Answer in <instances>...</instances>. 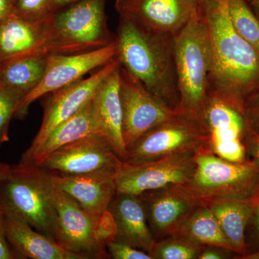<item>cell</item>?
<instances>
[{
  "label": "cell",
  "mask_w": 259,
  "mask_h": 259,
  "mask_svg": "<svg viewBox=\"0 0 259 259\" xmlns=\"http://www.w3.org/2000/svg\"><path fill=\"white\" fill-rule=\"evenodd\" d=\"M3 214L7 238L17 259H80L22 218L9 213Z\"/></svg>",
  "instance_id": "cell-21"
},
{
  "label": "cell",
  "mask_w": 259,
  "mask_h": 259,
  "mask_svg": "<svg viewBox=\"0 0 259 259\" xmlns=\"http://www.w3.org/2000/svg\"><path fill=\"white\" fill-rule=\"evenodd\" d=\"M120 65L102 80L92 100L102 137L106 139L116 154L124 161L127 152L122 136Z\"/></svg>",
  "instance_id": "cell-18"
},
{
  "label": "cell",
  "mask_w": 259,
  "mask_h": 259,
  "mask_svg": "<svg viewBox=\"0 0 259 259\" xmlns=\"http://www.w3.org/2000/svg\"><path fill=\"white\" fill-rule=\"evenodd\" d=\"M250 222L253 226V235L259 244V194L253 204V214Z\"/></svg>",
  "instance_id": "cell-35"
},
{
  "label": "cell",
  "mask_w": 259,
  "mask_h": 259,
  "mask_svg": "<svg viewBox=\"0 0 259 259\" xmlns=\"http://www.w3.org/2000/svg\"><path fill=\"white\" fill-rule=\"evenodd\" d=\"M93 134L102 136L101 128L91 100L79 111L51 132L34 154L31 161L27 164H39L59 148Z\"/></svg>",
  "instance_id": "cell-22"
},
{
  "label": "cell",
  "mask_w": 259,
  "mask_h": 259,
  "mask_svg": "<svg viewBox=\"0 0 259 259\" xmlns=\"http://www.w3.org/2000/svg\"><path fill=\"white\" fill-rule=\"evenodd\" d=\"M207 148V136L199 115L177 110L169 119L145 134L128 150L125 162L142 163Z\"/></svg>",
  "instance_id": "cell-8"
},
{
  "label": "cell",
  "mask_w": 259,
  "mask_h": 259,
  "mask_svg": "<svg viewBox=\"0 0 259 259\" xmlns=\"http://www.w3.org/2000/svg\"><path fill=\"white\" fill-rule=\"evenodd\" d=\"M122 162L105 138L93 134L59 148L36 166L53 175L79 176L116 174Z\"/></svg>",
  "instance_id": "cell-14"
},
{
  "label": "cell",
  "mask_w": 259,
  "mask_h": 259,
  "mask_svg": "<svg viewBox=\"0 0 259 259\" xmlns=\"http://www.w3.org/2000/svg\"><path fill=\"white\" fill-rule=\"evenodd\" d=\"M118 54L117 42L90 52L76 54H51L41 81L19 103L14 117L23 120L28 115L30 105L38 99L83 79L97 68L108 64Z\"/></svg>",
  "instance_id": "cell-12"
},
{
  "label": "cell",
  "mask_w": 259,
  "mask_h": 259,
  "mask_svg": "<svg viewBox=\"0 0 259 259\" xmlns=\"http://www.w3.org/2000/svg\"><path fill=\"white\" fill-rule=\"evenodd\" d=\"M20 100L0 87V147L9 141L10 121L14 117Z\"/></svg>",
  "instance_id": "cell-28"
},
{
  "label": "cell",
  "mask_w": 259,
  "mask_h": 259,
  "mask_svg": "<svg viewBox=\"0 0 259 259\" xmlns=\"http://www.w3.org/2000/svg\"><path fill=\"white\" fill-rule=\"evenodd\" d=\"M14 4L11 0H0V21L14 11Z\"/></svg>",
  "instance_id": "cell-36"
},
{
  "label": "cell",
  "mask_w": 259,
  "mask_h": 259,
  "mask_svg": "<svg viewBox=\"0 0 259 259\" xmlns=\"http://www.w3.org/2000/svg\"><path fill=\"white\" fill-rule=\"evenodd\" d=\"M243 111L252 132L259 136V83L243 100Z\"/></svg>",
  "instance_id": "cell-30"
},
{
  "label": "cell",
  "mask_w": 259,
  "mask_h": 259,
  "mask_svg": "<svg viewBox=\"0 0 259 259\" xmlns=\"http://www.w3.org/2000/svg\"><path fill=\"white\" fill-rule=\"evenodd\" d=\"M173 236L185 237L204 246H215L234 252L215 216L207 204L197 205Z\"/></svg>",
  "instance_id": "cell-24"
},
{
  "label": "cell",
  "mask_w": 259,
  "mask_h": 259,
  "mask_svg": "<svg viewBox=\"0 0 259 259\" xmlns=\"http://www.w3.org/2000/svg\"><path fill=\"white\" fill-rule=\"evenodd\" d=\"M197 0H116L119 17L152 31L175 35L198 9Z\"/></svg>",
  "instance_id": "cell-15"
},
{
  "label": "cell",
  "mask_w": 259,
  "mask_h": 259,
  "mask_svg": "<svg viewBox=\"0 0 259 259\" xmlns=\"http://www.w3.org/2000/svg\"><path fill=\"white\" fill-rule=\"evenodd\" d=\"M204 248L180 236H170L156 241L150 255L153 259H196Z\"/></svg>",
  "instance_id": "cell-27"
},
{
  "label": "cell",
  "mask_w": 259,
  "mask_h": 259,
  "mask_svg": "<svg viewBox=\"0 0 259 259\" xmlns=\"http://www.w3.org/2000/svg\"><path fill=\"white\" fill-rule=\"evenodd\" d=\"M106 249L108 256L114 259H153L147 252L121 242H110Z\"/></svg>",
  "instance_id": "cell-31"
},
{
  "label": "cell",
  "mask_w": 259,
  "mask_h": 259,
  "mask_svg": "<svg viewBox=\"0 0 259 259\" xmlns=\"http://www.w3.org/2000/svg\"><path fill=\"white\" fill-rule=\"evenodd\" d=\"M47 56L31 54L1 61L0 87L21 102L41 81Z\"/></svg>",
  "instance_id": "cell-23"
},
{
  "label": "cell",
  "mask_w": 259,
  "mask_h": 259,
  "mask_svg": "<svg viewBox=\"0 0 259 259\" xmlns=\"http://www.w3.org/2000/svg\"><path fill=\"white\" fill-rule=\"evenodd\" d=\"M115 39L121 65L150 93L177 110L180 93L174 35L152 31L119 17Z\"/></svg>",
  "instance_id": "cell-2"
},
{
  "label": "cell",
  "mask_w": 259,
  "mask_h": 259,
  "mask_svg": "<svg viewBox=\"0 0 259 259\" xmlns=\"http://www.w3.org/2000/svg\"><path fill=\"white\" fill-rule=\"evenodd\" d=\"M199 116L207 134L209 151L227 161H247L246 144L253 132L241 105L209 88Z\"/></svg>",
  "instance_id": "cell-7"
},
{
  "label": "cell",
  "mask_w": 259,
  "mask_h": 259,
  "mask_svg": "<svg viewBox=\"0 0 259 259\" xmlns=\"http://www.w3.org/2000/svg\"><path fill=\"white\" fill-rule=\"evenodd\" d=\"M12 169V165L0 163V180L8 177Z\"/></svg>",
  "instance_id": "cell-38"
},
{
  "label": "cell",
  "mask_w": 259,
  "mask_h": 259,
  "mask_svg": "<svg viewBox=\"0 0 259 259\" xmlns=\"http://www.w3.org/2000/svg\"><path fill=\"white\" fill-rule=\"evenodd\" d=\"M52 0H17L15 13L30 20H40L52 15Z\"/></svg>",
  "instance_id": "cell-29"
},
{
  "label": "cell",
  "mask_w": 259,
  "mask_h": 259,
  "mask_svg": "<svg viewBox=\"0 0 259 259\" xmlns=\"http://www.w3.org/2000/svg\"><path fill=\"white\" fill-rule=\"evenodd\" d=\"M199 7L212 51L209 88L243 107L245 97L259 83V54L233 26L228 0H201Z\"/></svg>",
  "instance_id": "cell-1"
},
{
  "label": "cell",
  "mask_w": 259,
  "mask_h": 259,
  "mask_svg": "<svg viewBox=\"0 0 259 259\" xmlns=\"http://www.w3.org/2000/svg\"><path fill=\"white\" fill-rule=\"evenodd\" d=\"M51 197L56 211V241L80 259L109 258L97 236L101 214L83 209L68 194L51 185Z\"/></svg>",
  "instance_id": "cell-11"
},
{
  "label": "cell",
  "mask_w": 259,
  "mask_h": 259,
  "mask_svg": "<svg viewBox=\"0 0 259 259\" xmlns=\"http://www.w3.org/2000/svg\"><path fill=\"white\" fill-rule=\"evenodd\" d=\"M120 65V61L117 56L90 77L48 94L42 102L44 117L41 125L32 144L22 155L20 163H30L51 132L83 108L92 100L102 80Z\"/></svg>",
  "instance_id": "cell-10"
},
{
  "label": "cell",
  "mask_w": 259,
  "mask_h": 259,
  "mask_svg": "<svg viewBox=\"0 0 259 259\" xmlns=\"http://www.w3.org/2000/svg\"><path fill=\"white\" fill-rule=\"evenodd\" d=\"M11 1H12V3H13V4H14V6H15V3H16L17 0H11Z\"/></svg>",
  "instance_id": "cell-40"
},
{
  "label": "cell",
  "mask_w": 259,
  "mask_h": 259,
  "mask_svg": "<svg viewBox=\"0 0 259 259\" xmlns=\"http://www.w3.org/2000/svg\"><path fill=\"white\" fill-rule=\"evenodd\" d=\"M138 196L144 204L148 226L156 241L173 236L187 216L199 205L180 186Z\"/></svg>",
  "instance_id": "cell-16"
},
{
  "label": "cell",
  "mask_w": 259,
  "mask_h": 259,
  "mask_svg": "<svg viewBox=\"0 0 259 259\" xmlns=\"http://www.w3.org/2000/svg\"><path fill=\"white\" fill-rule=\"evenodd\" d=\"M122 136L126 152L142 136L176 113L120 65ZM127 154V153H126Z\"/></svg>",
  "instance_id": "cell-13"
},
{
  "label": "cell",
  "mask_w": 259,
  "mask_h": 259,
  "mask_svg": "<svg viewBox=\"0 0 259 259\" xmlns=\"http://www.w3.org/2000/svg\"><path fill=\"white\" fill-rule=\"evenodd\" d=\"M199 151L177 153L142 163L122 161L115 176L117 193L138 196L184 185L193 175Z\"/></svg>",
  "instance_id": "cell-9"
},
{
  "label": "cell",
  "mask_w": 259,
  "mask_h": 259,
  "mask_svg": "<svg viewBox=\"0 0 259 259\" xmlns=\"http://www.w3.org/2000/svg\"><path fill=\"white\" fill-rule=\"evenodd\" d=\"M48 18L30 20L13 11L2 20L0 62L31 54L47 55L44 48L47 42Z\"/></svg>",
  "instance_id": "cell-19"
},
{
  "label": "cell",
  "mask_w": 259,
  "mask_h": 259,
  "mask_svg": "<svg viewBox=\"0 0 259 259\" xmlns=\"http://www.w3.org/2000/svg\"><path fill=\"white\" fill-rule=\"evenodd\" d=\"M250 8L259 20V0H247Z\"/></svg>",
  "instance_id": "cell-39"
},
{
  "label": "cell",
  "mask_w": 259,
  "mask_h": 259,
  "mask_svg": "<svg viewBox=\"0 0 259 259\" xmlns=\"http://www.w3.org/2000/svg\"><path fill=\"white\" fill-rule=\"evenodd\" d=\"M82 1V0H52V5H51V13H54L58 10L69 6V5L74 4L78 2Z\"/></svg>",
  "instance_id": "cell-37"
},
{
  "label": "cell",
  "mask_w": 259,
  "mask_h": 259,
  "mask_svg": "<svg viewBox=\"0 0 259 259\" xmlns=\"http://www.w3.org/2000/svg\"><path fill=\"white\" fill-rule=\"evenodd\" d=\"M174 50L180 93L177 110L199 115L208 96L212 65L208 28L199 5L174 35Z\"/></svg>",
  "instance_id": "cell-3"
},
{
  "label": "cell",
  "mask_w": 259,
  "mask_h": 259,
  "mask_svg": "<svg viewBox=\"0 0 259 259\" xmlns=\"http://www.w3.org/2000/svg\"><path fill=\"white\" fill-rule=\"evenodd\" d=\"M115 40L107 25L105 0H82L48 18L44 53L76 54L102 49Z\"/></svg>",
  "instance_id": "cell-5"
},
{
  "label": "cell",
  "mask_w": 259,
  "mask_h": 259,
  "mask_svg": "<svg viewBox=\"0 0 259 259\" xmlns=\"http://www.w3.org/2000/svg\"><path fill=\"white\" fill-rule=\"evenodd\" d=\"M108 210L117 227L115 241L150 253L156 241L148 226L144 204L139 196L116 193Z\"/></svg>",
  "instance_id": "cell-20"
},
{
  "label": "cell",
  "mask_w": 259,
  "mask_h": 259,
  "mask_svg": "<svg viewBox=\"0 0 259 259\" xmlns=\"http://www.w3.org/2000/svg\"><path fill=\"white\" fill-rule=\"evenodd\" d=\"M254 202L224 201L206 204L236 253H245V229L251 219Z\"/></svg>",
  "instance_id": "cell-25"
},
{
  "label": "cell",
  "mask_w": 259,
  "mask_h": 259,
  "mask_svg": "<svg viewBox=\"0 0 259 259\" xmlns=\"http://www.w3.org/2000/svg\"><path fill=\"white\" fill-rule=\"evenodd\" d=\"M229 250L215 246H204L199 255V259H222L226 258V253Z\"/></svg>",
  "instance_id": "cell-33"
},
{
  "label": "cell",
  "mask_w": 259,
  "mask_h": 259,
  "mask_svg": "<svg viewBox=\"0 0 259 259\" xmlns=\"http://www.w3.org/2000/svg\"><path fill=\"white\" fill-rule=\"evenodd\" d=\"M228 10L235 30L259 54V20L247 0H228Z\"/></svg>",
  "instance_id": "cell-26"
},
{
  "label": "cell",
  "mask_w": 259,
  "mask_h": 259,
  "mask_svg": "<svg viewBox=\"0 0 259 259\" xmlns=\"http://www.w3.org/2000/svg\"><path fill=\"white\" fill-rule=\"evenodd\" d=\"M195 169L180 188L199 204L224 201L255 202L259 194V164L236 163L218 157L207 148L196 155Z\"/></svg>",
  "instance_id": "cell-4"
},
{
  "label": "cell",
  "mask_w": 259,
  "mask_h": 259,
  "mask_svg": "<svg viewBox=\"0 0 259 259\" xmlns=\"http://www.w3.org/2000/svg\"><path fill=\"white\" fill-rule=\"evenodd\" d=\"M197 1H198V2H200V1H201V0H197Z\"/></svg>",
  "instance_id": "cell-41"
},
{
  "label": "cell",
  "mask_w": 259,
  "mask_h": 259,
  "mask_svg": "<svg viewBox=\"0 0 259 259\" xmlns=\"http://www.w3.org/2000/svg\"><path fill=\"white\" fill-rule=\"evenodd\" d=\"M247 153L249 151L253 161L259 164V136L252 134L246 144Z\"/></svg>",
  "instance_id": "cell-34"
},
{
  "label": "cell",
  "mask_w": 259,
  "mask_h": 259,
  "mask_svg": "<svg viewBox=\"0 0 259 259\" xmlns=\"http://www.w3.org/2000/svg\"><path fill=\"white\" fill-rule=\"evenodd\" d=\"M51 190L46 170L35 164L13 165L10 175L0 180V209L56 241L57 215Z\"/></svg>",
  "instance_id": "cell-6"
},
{
  "label": "cell",
  "mask_w": 259,
  "mask_h": 259,
  "mask_svg": "<svg viewBox=\"0 0 259 259\" xmlns=\"http://www.w3.org/2000/svg\"><path fill=\"white\" fill-rule=\"evenodd\" d=\"M0 259H17L6 236L5 216L0 209Z\"/></svg>",
  "instance_id": "cell-32"
},
{
  "label": "cell",
  "mask_w": 259,
  "mask_h": 259,
  "mask_svg": "<svg viewBox=\"0 0 259 259\" xmlns=\"http://www.w3.org/2000/svg\"><path fill=\"white\" fill-rule=\"evenodd\" d=\"M53 187L74 199L85 210L102 214L108 210L117 191L115 174L64 176L49 173Z\"/></svg>",
  "instance_id": "cell-17"
}]
</instances>
